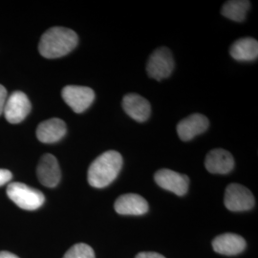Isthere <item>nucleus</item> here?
<instances>
[{"instance_id":"nucleus-1","label":"nucleus","mask_w":258,"mask_h":258,"mask_svg":"<svg viewBox=\"0 0 258 258\" xmlns=\"http://www.w3.org/2000/svg\"><path fill=\"white\" fill-rule=\"evenodd\" d=\"M79 37L73 30L52 27L42 35L38 45L40 55L46 58H58L69 54L78 45Z\"/></svg>"},{"instance_id":"nucleus-2","label":"nucleus","mask_w":258,"mask_h":258,"mask_svg":"<svg viewBox=\"0 0 258 258\" xmlns=\"http://www.w3.org/2000/svg\"><path fill=\"white\" fill-rule=\"evenodd\" d=\"M122 157L115 150H108L98 157L88 169V183L96 188H103L119 175Z\"/></svg>"},{"instance_id":"nucleus-3","label":"nucleus","mask_w":258,"mask_h":258,"mask_svg":"<svg viewBox=\"0 0 258 258\" xmlns=\"http://www.w3.org/2000/svg\"><path fill=\"white\" fill-rule=\"evenodd\" d=\"M6 191L10 199L25 211H36L45 202L41 191L22 183H11Z\"/></svg>"},{"instance_id":"nucleus-4","label":"nucleus","mask_w":258,"mask_h":258,"mask_svg":"<svg viewBox=\"0 0 258 258\" xmlns=\"http://www.w3.org/2000/svg\"><path fill=\"white\" fill-rule=\"evenodd\" d=\"M174 65L173 55L170 50L166 47H160L149 56L147 71L150 78L162 81L171 75Z\"/></svg>"},{"instance_id":"nucleus-5","label":"nucleus","mask_w":258,"mask_h":258,"mask_svg":"<svg viewBox=\"0 0 258 258\" xmlns=\"http://www.w3.org/2000/svg\"><path fill=\"white\" fill-rule=\"evenodd\" d=\"M224 203L231 212H246L253 208L254 197L244 185L231 184L226 188Z\"/></svg>"},{"instance_id":"nucleus-6","label":"nucleus","mask_w":258,"mask_h":258,"mask_svg":"<svg viewBox=\"0 0 258 258\" xmlns=\"http://www.w3.org/2000/svg\"><path fill=\"white\" fill-rule=\"evenodd\" d=\"M62 99L76 113H83L95 100V93L90 87L67 85L61 92Z\"/></svg>"},{"instance_id":"nucleus-7","label":"nucleus","mask_w":258,"mask_h":258,"mask_svg":"<svg viewBox=\"0 0 258 258\" xmlns=\"http://www.w3.org/2000/svg\"><path fill=\"white\" fill-rule=\"evenodd\" d=\"M154 179L159 186L178 196H183L187 192L189 179L186 175L165 168L158 170Z\"/></svg>"},{"instance_id":"nucleus-8","label":"nucleus","mask_w":258,"mask_h":258,"mask_svg":"<svg viewBox=\"0 0 258 258\" xmlns=\"http://www.w3.org/2000/svg\"><path fill=\"white\" fill-rule=\"evenodd\" d=\"M30 111L31 102L27 96L21 91H16L7 99L3 113L11 123H19L27 117Z\"/></svg>"},{"instance_id":"nucleus-9","label":"nucleus","mask_w":258,"mask_h":258,"mask_svg":"<svg viewBox=\"0 0 258 258\" xmlns=\"http://www.w3.org/2000/svg\"><path fill=\"white\" fill-rule=\"evenodd\" d=\"M39 182L47 187H55L61 178L58 162L54 155L44 154L41 157L37 169Z\"/></svg>"},{"instance_id":"nucleus-10","label":"nucleus","mask_w":258,"mask_h":258,"mask_svg":"<svg viewBox=\"0 0 258 258\" xmlns=\"http://www.w3.org/2000/svg\"><path fill=\"white\" fill-rule=\"evenodd\" d=\"M205 166L213 174H228L234 167V160L229 151L215 148L207 154Z\"/></svg>"},{"instance_id":"nucleus-11","label":"nucleus","mask_w":258,"mask_h":258,"mask_svg":"<svg viewBox=\"0 0 258 258\" xmlns=\"http://www.w3.org/2000/svg\"><path fill=\"white\" fill-rule=\"evenodd\" d=\"M209 125L210 121L206 116L195 113L184 118L177 124V133L182 141L187 142L205 132L209 128Z\"/></svg>"},{"instance_id":"nucleus-12","label":"nucleus","mask_w":258,"mask_h":258,"mask_svg":"<svg viewBox=\"0 0 258 258\" xmlns=\"http://www.w3.org/2000/svg\"><path fill=\"white\" fill-rule=\"evenodd\" d=\"M122 108L133 120L139 122L146 121L151 113V106L148 100L138 94H127L122 99Z\"/></svg>"},{"instance_id":"nucleus-13","label":"nucleus","mask_w":258,"mask_h":258,"mask_svg":"<svg viewBox=\"0 0 258 258\" xmlns=\"http://www.w3.org/2000/svg\"><path fill=\"white\" fill-rule=\"evenodd\" d=\"M246 241L235 233H224L212 241V248L215 252L224 255H237L246 249Z\"/></svg>"},{"instance_id":"nucleus-14","label":"nucleus","mask_w":258,"mask_h":258,"mask_svg":"<svg viewBox=\"0 0 258 258\" xmlns=\"http://www.w3.org/2000/svg\"><path fill=\"white\" fill-rule=\"evenodd\" d=\"M114 208L116 212L121 215H143L148 212L147 200L135 194L120 195L116 200Z\"/></svg>"},{"instance_id":"nucleus-15","label":"nucleus","mask_w":258,"mask_h":258,"mask_svg":"<svg viewBox=\"0 0 258 258\" xmlns=\"http://www.w3.org/2000/svg\"><path fill=\"white\" fill-rule=\"evenodd\" d=\"M66 124L58 118H52L38 124L37 138L43 144H54L63 138L66 134Z\"/></svg>"},{"instance_id":"nucleus-16","label":"nucleus","mask_w":258,"mask_h":258,"mask_svg":"<svg viewBox=\"0 0 258 258\" xmlns=\"http://www.w3.org/2000/svg\"><path fill=\"white\" fill-rule=\"evenodd\" d=\"M230 54L238 61L255 60L258 55L257 40L252 37L240 38L231 45Z\"/></svg>"},{"instance_id":"nucleus-17","label":"nucleus","mask_w":258,"mask_h":258,"mask_svg":"<svg viewBox=\"0 0 258 258\" xmlns=\"http://www.w3.org/2000/svg\"><path fill=\"white\" fill-rule=\"evenodd\" d=\"M249 7L250 2L247 0H231L223 5L221 14L227 19L241 22L246 19Z\"/></svg>"},{"instance_id":"nucleus-18","label":"nucleus","mask_w":258,"mask_h":258,"mask_svg":"<svg viewBox=\"0 0 258 258\" xmlns=\"http://www.w3.org/2000/svg\"><path fill=\"white\" fill-rule=\"evenodd\" d=\"M63 258H95V252L89 245L79 243L68 249Z\"/></svg>"},{"instance_id":"nucleus-19","label":"nucleus","mask_w":258,"mask_h":258,"mask_svg":"<svg viewBox=\"0 0 258 258\" xmlns=\"http://www.w3.org/2000/svg\"><path fill=\"white\" fill-rule=\"evenodd\" d=\"M7 99H8V96H7L6 88L3 85L0 84V115L4 111V107H5V104L7 102Z\"/></svg>"},{"instance_id":"nucleus-20","label":"nucleus","mask_w":258,"mask_h":258,"mask_svg":"<svg viewBox=\"0 0 258 258\" xmlns=\"http://www.w3.org/2000/svg\"><path fill=\"white\" fill-rule=\"evenodd\" d=\"M12 173L7 169H0V186L7 184L12 179Z\"/></svg>"},{"instance_id":"nucleus-21","label":"nucleus","mask_w":258,"mask_h":258,"mask_svg":"<svg viewBox=\"0 0 258 258\" xmlns=\"http://www.w3.org/2000/svg\"><path fill=\"white\" fill-rule=\"evenodd\" d=\"M135 258H166L164 255L157 253V252H153V251H143L140 252Z\"/></svg>"},{"instance_id":"nucleus-22","label":"nucleus","mask_w":258,"mask_h":258,"mask_svg":"<svg viewBox=\"0 0 258 258\" xmlns=\"http://www.w3.org/2000/svg\"><path fill=\"white\" fill-rule=\"evenodd\" d=\"M0 258H19V256H17L16 254L9 252V251H0Z\"/></svg>"}]
</instances>
